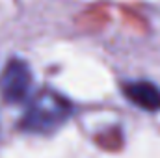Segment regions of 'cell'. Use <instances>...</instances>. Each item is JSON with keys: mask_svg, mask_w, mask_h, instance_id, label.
<instances>
[{"mask_svg": "<svg viewBox=\"0 0 160 158\" xmlns=\"http://www.w3.org/2000/svg\"><path fill=\"white\" fill-rule=\"evenodd\" d=\"M125 97L145 112H160V87L149 80H134L123 84Z\"/></svg>", "mask_w": 160, "mask_h": 158, "instance_id": "obj_3", "label": "cell"}, {"mask_svg": "<svg viewBox=\"0 0 160 158\" xmlns=\"http://www.w3.org/2000/svg\"><path fill=\"white\" fill-rule=\"evenodd\" d=\"M32 71L26 62L11 58L0 77V91L6 102H21L28 97L32 87Z\"/></svg>", "mask_w": 160, "mask_h": 158, "instance_id": "obj_2", "label": "cell"}, {"mask_svg": "<svg viewBox=\"0 0 160 158\" xmlns=\"http://www.w3.org/2000/svg\"><path fill=\"white\" fill-rule=\"evenodd\" d=\"M73 116V104L54 89L38 91L21 119V126L28 132L48 134L63 126Z\"/></svg>", "mask_w": 160, "mask_h": 158, "instance_id": "obj_1", "label": "cell"}]
</instances>
